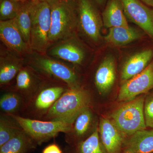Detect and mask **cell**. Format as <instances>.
Masks as SVG:
<instances>
[{
  "label": "cell",
  "mask_w": 153,
  "mask_h": 153,
  "mask_svg": "<svg viewBox=\"0 0 153 153\" xmlns=\"http://www.w3.org/2000/svg\"><path fill=\"white\" fill-rule=\"evenodd\" d=\"M116 78V63L113 55H107L102 60L96 71L94 83L100 94L109 92Z\"/></svg>",
  "instance_id": "obj_11"
},
{
  "label": "cell",
  "mask_w": 153,
  "mask_h": 153,
  "mask_svg": "<svg viewBox=\"0 0 153 153\" xmlns=\"http://www.w3.org/2000/svg\"><path fill=\"white\" fill-rule=\"evenodd\" d=\"M125 140L126 153H153V128L139 131Z\"/></svg>",
  "instance_id": "obj_14"
},
{
  "label": "cell",
  "mask_w": 153,
  "mask_h": 153,
  "mask_svg": "<svg viewBox=\"0 0 153 153\" xmlns=\"http://www.w3.org/2000/svg\"><path fill=\"white\" fill-rule=\"evenodd\" d=\"M37 144L41 145L56 137L59 133H68L73 123L66 120L41 121L8 114Z\"/></svg>",
  "instance_id": "obj_5"
},
{
  "label": "cell",
  "mask_w": 153,
  "mask_h": 153,
  "mask_svg": "<svg viewBox=\"0 0 153 153\" xmlns=\"http://www.w3.org/2000/svg\"><path fill=\"white\" fill-rule=\"evenodd\" d=\"M42 153H63L60 147L56 144L53 143L47 146Z\"/></svg>",
  "instance_id": "obj_29"
},
{
  "label": "cell",
  "mask_w": 153,
  "mask_h": 153,
  "mask_svg": "<svg viewBox=\"0 0 153 153\" xmlns=\"http://www.w3.org/2000/svg\"><path fill=\"white\" fill-rule=\"evenodd\" d=\"M93 115L90 107L82 111L74 120L71 131L66 134H71L76 138H81L89 131L93 123Z\"/></svg>",
  "instance_id": "obj_20"
},
{
  "label": "cell",
  "mask_w": 153,
  "mask_h": 153,
  "mask_svg": "<svg viewBox=\"0 0 153 153\" xmlns=\"http://www.w3.org/2000/svg\"><path fill=\"white\" fill-rule=\"evenodd\" d=\"M144 95L120 106L111 115L112 121L124 135L129 136L146 129L144 115Z\"/></svg>",
  "instance_id": "obj_4"
},
{
  "label": "cell",
  "mask_w": 153,
  "mask_h": 153,
  "mask_svg": "<svg viewBox=\"0 0 153 153\" xmlns=\"http://www.w3.org/2000/svg\"><path fill=\"white\" fill-rule=\"evenodd\" d=\"M22 129L19 125L4 116L0 120V147L15 136Z\"/></svg>",
  "instance_id": "obj_24"
},
{
  "label": "cell",
  "mask_w": 153,
  "mask_h": 153,
  "mask_svg": "<svg viewBox=\"0 0 153 153\" xmlns=\"http://www.w3.org/2000/svg\"><path fill=\"white\" fill-rule=\"evenodd\" d=\"M91 99L87 91L79 87L69 88L46 113L48 120H66L74 123L82 111L90 107Z\"/></svg>",
  "instance_id": "obj_1"
},
{
  "label": "cell",
  "mask_w": 153,
  "mask_h": 153,
  "mask_svg": "<svg viewBox=\"0 0 153 153\" xmlns=\"http://www.w3.org/2000/svg\"><path fill=\"white\" fill-rule=\"evenodd\" d=\"M35 66L42 73L65 82L69 88L79 86L75 72L63 63L49 58L39 57L35 61Z\"/></svg>",
  "instance_id": "obj_9"
},
{
  "label": "cell",
  "mask_w": 153,
  "mask_h": 153,
  "mask_svg": "<svg viewBox=\"0 0 153 153\" xmlns=\"http://www.w3.org/2000/svg\"><path fill=\"white\" fill-rule=\"evenodd\" d=\"M33 79L29 71L26 69H21L16 77V87L22 93L27 94L30 92L32 85Z\"/></svg>",
  "instance_id": "obj_27"
},
{
  "label": "cell",
  "mask_w": 153,
  "mask_h": 153,
  "mask_svg": "<svg viewBox=\"0 0 153 153\" xmlns=\"http://www.w3.org/2000/svg\"><path fill=\"white\" fill-rule=\"evenodd\" d=\"M30 1H31L36 2L38 1H40V0H30Z\"/></svg>",
  "instance_id": "obj_34"
},
{
  "label": "cell",
  "mask_w": 153,
  "mask_h": 153,
  "mask_svg": "<svg viewBox=\"0 0 153 153\" xmlns=\"http://www.w3.org/2000/svg\"><path fill=\"white\" fill-rule=\"evenodd\" d=\"M153 59V49H144L131 55L124 63L120 73L122 83L142 72Z\"/></svg>",
  "instance_id": "obj_12"
},
{
  "label": "cell",
  "mask_w": 153,
  "mask_h": 153,
  "mask_svg": "<svg viewBox=\"0 0 153 153\" xmlns=\"http://www.w3.org/2000/svg\"></svg>",
  "instance_id": "obj_35"
},
{
  "label": "cell",
  "mask_w": 153,
  "mask_h": 153,
  "mask_svg": "<svg viewBox=\"0 0 153 153\" xmlns=\"http://www.w3.org/2000/svg\"><path fill=\"white\" fill-rule=\"evenodd\" d=\"M50 55L74 64H82L85 52L82 47L73 41H67L55 46L50 50Z\"/></svg>",
  "instance_id": "obj_17"
},
{
  "label": "cell",
  "mask_w": 153,
  "mask_h": 153,
  "mask_svg": "<svg viewBox=\"0 0 153 153\" xmlns=\"http://www.w3.org/2000/svg\"><path fill=\"white\" fill-rule=\"evenodd\" d=\"M22 96L18 94L10 92L3 94L0 99V107L8 114H13L22 105Z\"/></svg>",
  "instance_id": "obj_23"
},
{
  "label": "cell",
  "mask_w": 153,
  "mask_h": 153,
  "mask_svg": "<svg viewBox=\"0 0 153 153\" xmlns=\"http://www.w3.org/2000/svg\"><path fill=\"white\" fill-rule=\"evenodd\" d=\"M22 4L20 2L13 0H1V21H7L15 19L19 13Z\"/></svg>",
  "instance_id": "obj_26"
},
{
  "label": "cell",
  "mask_w": 153,
  "mask_h": 153,
  "mask_svg": "<svg viewBox=\"0 0 153 153\" xmlns=\"http://www.w3.org/2000/svg\"><path fill=\"white\" fill-rule=\"evenodd\" d=\"M98 128L100 141L106 153H119L124 142V135L112 120L100 118Z\"/></svg>",
  "instance_id": "obj_10"
},
{
  "label": "cell",
  "mask_w": 153,
  "mask_h": 153,
  "mask_svg": "<svg viewBox=\"0 0 153 153\" xmlns=\"http://www.w3.org/2000/svg\"><path fill=\"white\" fill-rule=\"evenodd\" d=\"M102 19L106 28L128 26L120 0H108Z\"/></svg>",
  "instance_id": "obj_15"
},
{
  "label": "cell",
  "mask_w": 153,
  "mask_h": 153,
  "mask_svg": "<svg viewBox=\"0 0 153 153\" xmlns=\"http://www.w3.org/2000/svg\"><path fill=\"white\" fill-rule=\"evenodd\" d=\"M142 37V33L140 31L128 26L110 28L104 38L107 44L120 47L127 45Z\"/></svg>",
  "instance_id": "obj_16"
},
{
  "label": "cell",
  "mask_w": 153,
  "mask_h": 153,
  "mask_svg": "<svg viewBox=\"0 0 153 153\" xmlns=\"http://www.w3.org/2000/svg\"><path fill=\"white\" fill-rule=\"evenodd\" d=\"M147 5L153 8V0H141Z\"/></svg>",
  "instance_id": "obj_31"
},
{
  "label": "cell",
  "mask_w": 153,
  "mask_h": 153,
  "mask_svg": "<svg viewBox=\"0 0 153 153\" xmlns=\"http://www.w3.org/2000/svg\"><path fill=\"white\" fill-rule=\"evenodd\" d=\"M21 66L15 61H1L0 66V83L4 85L13 79L21 70Z\"/></svg>",
  "instance_id": "obj_25"
},
{
  "label": "cell",
  "mask_w": 153,
  "mask_h": 153,
  "mask_svg": "<svg viewBox=\"0 0 153 153\" xmlns=\"http://www.w3.org/2000/svg\"><path fill=\"white\" fill-rule=\"evenodd\" d=\"M13 1H16L23 2L25 0H13Z\"/></svg>",
  "instance_id": "obj_33"
},
{
  "label": "cell",
  "mask_w": 153,
  "mask_h": 153,
  "mask_svg": "<svg viewBox=\"0 0 153 153\" xmlns=\"http://www.w3.org/2000/svg\"><path fill=\"white\" fill-rule=\"evenodd\" d=\"M36 144L22 129L0 147V153H27L36 147Z\"/></svg>",
  "instance_id": "obj_18"
},
{
  "label": "cell",
  "mask_w": 153,
  "mask_h": 153,
  "mask_svg": "<svg viewBox=\"0 0 153 153\" xmlns=\"http://www.w3.org/2000/svg\"><path fill=\"white\" fill-rule=\"evenodd\" d=\"M30 1L22 3L19 13L13 19L25 41L30 46L31 19L30 13Z\"/></svg>",
  "instance_id": "obj_21"
},
{
  "label": "cell",
  "mask_w": 153,
  "mask_h": 153,
  "mask_svg": "<svg viewBox=\"0 0 153 153\" xmlns=\"http://www.w3.org/2000/svg\"><path fill=\"white\" fill-rule=\"evenodd\" d=\"M76 13L77 6L74 0H61L51 7L49 43L73 36L78 25Z\"/></svg>",
  "instance_id": "obj_2"
},
{
  "label": "cell",
  "mask_w": 153,
  "mask_h": 153,
  "mask_svg": "<svg viewBox=\"0 0 153 153\" xmlns=\"http://www.w3.org/2000/svg\"><path fill=\"white\" fill-rule=\"evenodd\" d=\"M95 1L100 5H102L103 4V3L106 0H95Z\"/></svg>",
  "instance_id": "obj_32"
},
{
  "label": "cell",
  "mask_w": 153,
  "mask_h": 153,
  "mask_svg": "<svg viewBox=\"0 0 153 153\" xmlns=\"http://www.w3.org/2000/svg\"><path fill=\"white\" fill-rule=\"evenodd\" d=\"M65 91L63 88L60 86L44 88L34 100V109L38 112L47 113Z\"/></svg>",
  "instance_id": "obj_19"
},
{
  "label": "cell",
  "mask_w": 153,
  "mask_h": 153,
  "mask_svg": "<svg viewBox=\"0 0 153 153\" xmlns=\"http://www.w3.org/2000/svg\"><path fill=\"white\" fill-rule=\"evenodd\" d=\"M31 19L30 47L40 53L47 50L49 44L51 7L45 1H30Z\"/></svg>",
  "instance_id": "obj_3"
},
{
  "label": "cell",
  "mask_w": 153,
  "mask_h": 153,
  "mask_svg": "<svg viewBox=\"0 0 153 153\" xmlns=\"http://www.w3.org/2000/svg\"><path fill=\"white\" fill-rule=\"evenodd\" d=\"M0 37L9 49L18 53L26 52L30 47L13 19L0 21Z\"/></svg>",
  "instance_id": "obj_13"
},
{
  "label": "cell",
  "mask_w": 153,
  "mask_h": 153,
  "mask_svg": "<svg viewBox=\"0 0 153 153\" xmlns=\"http://www.w3.org/2000/svg\"><path fill=\"white\" fill-rule=\"evenodd\" d=\"M144 110L146 126L147 127L153 128V91L152 90L145 97Z\"/></svg>",
  "instance_id": "obj_28"
},
{
  "label": "cell",
  "mask_w": 153,
  "mask_h": 153,
  "mask_svg": "<svg viewBox=\"0 0 153 153\" xmlns=\"http://www.w3.org/2000/svg\"><path fill=\"white\" fill-rule=\"evenodd\" d=\"M127 19L137 25L153 40V8L139 0H120Z\"/></svg>",
  "instance_id": "obj_8"
},
{
  "label": "cell",
  "mask_w": 153,
  "mask_h": 153,
  "mask_svg": "<svg viewBox=\"0 0 153 153\" xmlns=\"http://www.w3.org/2000/svg\"><path fill=\"white\" fill-rule=\"evenodd\" d=\"M75 153H106L100 141L98 128L87 138L78 143Z\"/></svg>",
  "instance_id": "obj_22"
},
{
  "label": "cell",
  "mask_w": 153,
  "mask_h": 153,
  "mask_svg": "<svg viewBox=\"0 0 153 153\" xmlns=\"http://www.w3.org/2000/svg\"><path fill=\"white\" fill-rule=\"evenodd\" d=\"M78 25L88 38L97 43L101 38L102 19L91 0H78Z\"/></svg>",
  "instance_id": "obj_6"
},
{
  "label": "cell",
  "mask_w": 153,
  "mask_h": 153,
  "mask_svg": "<svg viewBox=\"0 0 153 153\" xmlns=\"http://www.w3.org/2000/svg\"><path fill=\"white\" fill-rule=\"evenodd\" d=\"M40 1L46 2L48 3L51 7H52L59 3L61 0H40Z\"/></svg>",
  "instance_id": "obj_30"
},
{
  "label": "cell",
  "mask_w": 153,
  "mask_h": 153,
  "mask_svg": "<svg viewBox=\"0 0 153 153\" xmlns=\"http://www.w3.org/2000/svg\"><path fill=\"white\" fill-rule=\"evenodd\" d=\"M153 89V59L142 72L123 83L118 94L120 101H130Z\"/></svg>",
  "instance_id": "obj_7"
}]
</instances>
